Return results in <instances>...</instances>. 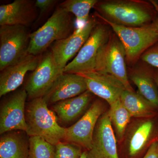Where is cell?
<instances>
[{
  "label": "cell",
  "mask_w": 158,
  "mask_h": 158,
  "mask_svg": "<svg viewBox=\"0 0 158 158\" xmlns=\"http://www.w3.org/2000/svg\"><path fill=\"white\" fill-rule=\"evenodd\" d=\"M94 9L98 18L118 25L139 27L152 23L158 13V2L144 0L98 1Z\"/></svg>",
  "instance_id": "1"
},
{
  "label": "cell",
  "mask_w": 158,
  "mask_h": 158,
  "mask_svg": "<svg viewBox=\"0 0 158 158\" xmlns=\"http://www.w3.org/2000/svg\"><path fill=\"white\" fill-rule=\"evenodd\" d=\"M43 98L31 100L26 109L27 135L38 136L54 145L64 139L65 128L58 123L56 113L50 110Z\"/></svg>",
  "instance_id": "2"
},
{
  "label": "cell",
  "mask_w": 158,
  "mask_h": 158,
  "mask_svg": "<svg viewBox=\"0 0 158 158\" xmlns=\"http://www.w3.org/2000/svg\"><path fill=\"white\" fill-rule=\"evenodd\" d=\"M73 28L71 13L59 6L43 25L30 34L28 53L39 56L52 44L69 37Z\"/></svg>",
  "instance_id": "3"
},
{
  "label": "cell",
  "mask_w": 158,
  "mask_h": 158,
  "mask_svg": "<svg viewBox=\"0 0 158 158\" xmlns=\"http://www.w3.org/2000/svg\"><path fill=\"white\" fill-rule=\"evenodd\" d=\"M98 19L109 25L121 41L125 51L127 67L135 65L143 53L158 41V33L153 23L144 27H131Z\"/></svg>",
  "instance_id": "4"
},
{
  "label": "cell",
  "mask_w": 158,
  "mask_h": 158,
  "mask_svg": "<svg viewBox=\"0 0 158 158\" xmlns=\"http://www.w3.org/2000/svg\"><path fill=\"white\" fill-rule=\"evenodd\" d=\"M127 67L124 47L113 31L108 41L99 51L94 71L111 75L118 79L127 90L135 91L129 81Z\"/></svg>",
  "instance_id": "5"
},
{
  "label": "cell",
  "mask_w": 158,
  "mask_h": 158,
  "mask_svg": "<svg viewBox=\"0 0 158 158\" xmlns=\"http://www.w3.org/2000/svg\"><path fill=\"white\" fill-rule=\"evenodd\" d=\"M112 31L109 25L100 19L74 59L65 66L63 73L81 74L94 71L99 51L108 41Z\"/></svg>",
  "instance_id": "6"
},
{
  "label": "cell",
  "mask_w": 158,
  "mask_h": 158,
  "mask_svg": "<svg viewBox=\"0 0 158 158\" xmlns=\"http://www.w3.org/2000/svg\"><path fill=\"white\" fill-rule=\"evenodd\" d=\"M30 34L25 26H1V71L28 53Z\"/></svg>",
  "instance_id": "7"
},
{
  "label": "cell",
  "mask_w": 158,
  "mask_h": 158,
  "mask_svg": "<svg viewBox=\"0 0 158 158\" xmlns=\"http://www.w3.org/2000/svg\"><path fill=\"white\" fill-rule=\"evenodd\" d=\"M63 73L57 65L51 51L41 57L35 70L31 73L24 89L30 99L43 97L57 79Z\"/></svg>",
  "instance_id": "8"
},
{
  "label": "cell",
  "mask_w": 158,
  "mask_h": 158,
  "mask_svg": "<svg viewBox=\"0 0 158 158\" xmlns=\"http://www.w3.org/2000/svg\"><path fill=\"white\" fill-rule=\"evenodd\" d=\"M104 110V105L100 100L94 102L78 121L65 128L64 140L88 151L90 150L97 123Z\"/></svg>",
  "instance_id": "9"
},
{
  "label": "cell",
  "mask_w": 158,
  "mask_h": 158,
  "mask_svg": "<svg viewBox=\"0 0 158 158\" xmlns=\"http://www.w3.org/2000/svg\"><path fill=\"white\" fill-rule=\"evenodd\" d=\"M99 21L95 15L90 16L88 22L78 28L69 37L54 43L51 51L59 68L64 70L67 62L77 56Z\"/></svg>",
  "instance_id": "10"
},
{
  "label": "cell",
  "mask_w": 158,
  "mask_h": 158,
  "mask_svg": "<svg viewBox=\"0 0 158 158\" xmlns=\"http://www.w3.org/2000/svg\"><path fill=\"white\" fill-rule=\"evenodd\" d=\"M129 129L125 144L129 156L134 157L158 140V114L151 118H141Z\"/></svg>",
  "instance_id": "11"
},
{
  "label": "cell",
  "mask_w": 158,
  "mask_h": 158,
  "mask_svg": "<svg viewBox=\"0 0 158 158\" xmlns=\"http://www.w3.org/2000/svg\"><path fill=\"white\" fill-rule=\"evenodd\" d=\"M28 97L24 89L15 93L2 106L0 111V134L19 131H27L25 104Z\"/></svg>",
  "instance_id": "12"
},
{
  "label": "cell",
  "mask_w": 158,
  "mask_h": 158,
  "mask_svg": "<svg viewBox=\"0 0 158 158\" xmlns=\"http://www.w3.org/2000/svg\"><path fill=\"white\" fill-rule=\"evenodd\" d=\"M87 153L88 158H119L116 138L107 111L99 118L94 132L92 146Z\"/></svg>",
  "instance_id": "13"
},
{
  "label": "cell",
  "mask_w": 158,
  "mask_h": 158,
  "mask_svg": "<svg viewBox=\"0 0 158 158\" xmlns=\"http://www.w3.org/2000/svg\"><path fill=\"white\" fill-rule=\"evenodd\" d=\"M77 74L85 79L88 90L106 101L110 106L120 98L126 90L118 79L109 74L93 71Z\"/></svg>",
  "instance_id": "14"
},
{
  "label": "cell",
  "mask_w": 158,
  "mask_h": 158,
  "mask_svg": "<svg viewBox=\"0 0 158 158\" xmlns=\"http://www.w3.org/2000/svg\"><path fill=\"white\" fill-rule=\"evenodd\" d=\"M40 57L29 53L9 65L0 74V97L17 89L22 84L29 71L35 70Z\"/></svg>",
  "instance_id": "15"
},
{
  "label": "cell",
  "mask_w": 158,
  "mask_h": 158,
  "mask_svg": "<svg viewBox=\"0 0 158 158\" xmlns=\"http://www.w3.org/2000/svg\"><path fill=\"white\" fill-rule=\"evenodd\" d=\"M88 90L87 84L82 76L77 74H62L43 97L48 105L75 97Z\"/></svg>",
  "instance_id": "16"
},
{
  "label": "cell",
  "mask_w": 158,
  "mask_h": 158,
  "mask_svg": "<svg viewBox=\"0 0 158 158\" xmlns=\"http://www.w3.org/2000/svg\"><path fill=\"white\" fill-rule=\"evenodd\" d=\"M129 79L137 86L138 93L158 108V87L155 78V68L139 60L127 67Z\"/></svg>",
  "instance_id": "17"
},
{
  "label": "cell",
  "mask_w": 158,
  "mask_h": 158,
  "mask_svg": "<svg viewBox=\"0 0 158 158\" xmlns=\"http://www.w3.org/2000/svg\"><path fill=\"white\" fill-rule=\"evenodd\" d=\"M35 2L15 0L0 6V26H23L27 27L36 18Z\"/></svg>",
  "instance_id": "18"
},
{
  "label": "cell",
  "mask_w": 158,
  "mask_h": 158,
  "mask_svg": "<svg viewBox=\"0 0 158 158\" xmlns=\"http://www.w3.org/2000/svg\"><path fill=\"white\" fill-rule=\"evenodd\" d=\"M93 94L87 90L78 96L58 102L52 107L61 121L69 123L75 120L86 110Z\"/></svg>",
  "instance_id": "19"
},
{
  "label": "cell",
  "mask_w": 158,
  "mask_h": 158,
  "mask_svg": "<svg viewBox=\"0 0 158 158\" xmlns=\"http://www.w3.org/2000/svg\"><path fill=\"white\" fill-rule=\"evenodd\" d=\"M29 141L22 133L12 131L0 138V158H28Z\"/></svg>",
  "instance_id": "20"
},
{
  "label": "cell",
  "mask_w": 158,
  "mask_h": 158,
  "mask_svg": "<svg viewBox=\"0 0 158 158\" xmlns=\"http://www.w3.org/2000/svg\"><path fill=\"white\" fill-rule=\"evenodd\" d=\"M120 99L132 117L148 118L158 114V108L138 92L124 90L120 95Z\"/></svg>",
  "instance_id": "21"
},
{
  "label": "cell",
  "mask_w": 158,
  "mask_h": 158,
  "mask_svg": "<svg viewBox=\"0 0 158 158\" xmlns=\"http://www.w3.org/2000/svg\"><path fill=\"white\" fill-rule=\"evenodd\" d=\"M107 113L116 139L121 141L124 138L132 116L120 98L110 106Z\"/></svg>",
  "instance_id": "22"
},
{
  "label": "cell",
  "mask_w": 158,
  "mask_h": 158,
  "mask_svg": "<svg viewBox=\"0 0 158 158\" xmlns=\"http://www.w3.org/2000/svg\"><path fill=\"white\" fill-rule=\"evenodd\" d=\"M98 2V0H66L59 6L76 17L79 28L88 22L90 10Z\"/></svg>",
  "instance_id": "23"
},
{
  "label": "cell",
  "mask_w": 158,
  "mask_h": 158,
  "mask_svg": "<svg viewBox=\"0 0 158 158\" xmlns=\"http://www.w3.org/2000/svg\"><path fill=\"white\" fill-rule=\"evenodd\" d=\"M29 141L28 158H55V145L38 136H31Z\"/></svg>",
  "instance_id": "24"
},
{
  "label": "cell",
  "mask_w": 158,
  "mask_h": 158,
  "mask_svg": "<svg viewBox=\"0 0 158 158\" xmlns=\"http://www.w3.org/2000/svg\"><path fill=\"white\" fill-rule=\"evenodd\" d=\"M55 147V158H80L83 152L81 147L69 142L60 141Z\"/></svg>",
  "instance_id": "25"
},
{
  "label": "cell",
  "mask_w": 158,
  "mask_h": 158,
  "mask_svg": "<svg viewBox=\"0 0 158 158\" xmlns=\"http://www.w3.org/2000/svg\"><path fill=\"white\" fill-rule=\"evenodd\" d=\"M140 59L158 69V41L143 53Z\"/></svg>",
  "instance_id": "26"
},
{
  "label": "cell",
  "mask_w": 158,
  "mask_h": 158,
  "mask_svg": "<svg viewBox=\"0 0 158 158\" xmlns=\"http://www.w3.org/2000/svg\"><path fill=\"white\" fill-rule=\"evenodd\" d=\"M57 2L54 0H37L35 2V6L39 9L40 15H42L52 8Z\"/></svg>",
  "instance_id": "27"
},
{
  "label": "cell",
  "mask_w": 158,
  "mask_h": 158,
  "mask_svg": "<svg viewBox=\"0 0 158 158\" xmlns=\"http://www.w3.org/2000/svg\"><path fill=\"white\" fill-rule=\"evenodd\" d=\"M143 158H158V140L151 144Z\"/></svg>",
  "instance_id": "28"
},
{
  "label": "cell",
  "mask_w": 158,
  "mask_h": 158,
  "mask_svg": "<svg viewBox=\"0 0 158 158\" xmlns=\"http://www.w3.org/2000/svg\"><path fill=\"white\" fill-rule=\"evenodd\" d=\"M153 23L155 27L156 30L158 34V13Z\"/></svg>",
  "instance_id": "29"
},
{
  "label": "cell",
  "mask_w": 158,
  "mask_h": 158,
  "mask_svg": "<svg viewBox=\"0 0 158 158\" xmlns=\"http://www.w3.org/2000/svg\"><path fill=\"white\" fill-rule=\"evenodd\" d=\"M155 78L156 81V82L157 85L158 87V69L155 68Z\"/></svg>",
  "instance_id": "30"
},
{
  "label": "cell",
  "mask_w": 158,
  "mask_h": 158,
  "mask_svg": "<svg viewBox=\"0 0 158 158\" xmlns=\"http://www.w3.org/2000/svg\"><path fill=\"white\" fill-rule=\"evenodd\" d=\"M80 158H88V156H87V152H82Z\"/></svg>",
  "instance_id": "31"
}]
</instances>
